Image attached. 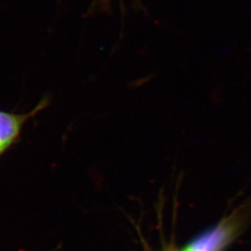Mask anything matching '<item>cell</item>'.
I'll list each match as a JSON object with an SVG mask.
<instances>
[{"mask_svg":"<svg viewBox=\"0 0 251 251\" xmlns=\"http://www.w3.org/2000/svg\"><path fill=\"white\" fill-rule=\"evenodd\" d=\"M98 2H100V5H105V4H109V0H97Z\"/></svg>","mask_w":251,"mask_h":251,"instance_id":"3957f363","label":"cell"},{"mask_svg":"<svg viewBox=\"0 0 251 251\" xmlns=\"http://www.w3.org/2000/svg\"><path fill=\"white\" fill-rule=\"evenodd\" d=\"M199 251V250H198V248H197V247H196V246H195V245H194V244H192V245H190V246H189V247H187V248H186V249H184V250H183V251Z\"/></svg>","mask_w":251,"mask_h":251,"instance_id":"7a4b0ae2","label":"cell"},{"mask_svg":"<svg viewBox=\"0 0 251 251\" xmlns=\"http://www.w3.org/2000/svg\"><path fill=\"white\" fill-rule=\"evenodd\" d=\"M47 104V100H42L36 108L26 114L0 111V156L16 143L27 121L43 110Z\"/></svg>","mask_w":251,"mask_h":251,"instance_id":"6da1fadb","label":"cell"}]
</instances>
